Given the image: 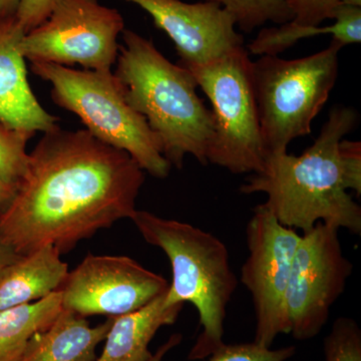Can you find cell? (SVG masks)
<instances>
[{
    "label": "cell",
    "mask_w": 361,
    "mask_h": 361,
    "mask_svg": "<svg viewBox=\"0 0 361 361\" xmlns=\"http://www.w3.org/2000/svg\"><path fill=\"white\" fill-rule=\"evenodd\" d=\"M35 134L23 132L0 123V180L18 186L27 165L26 146Z\"/></svg>",
    "instance_id": "obj_20"
},
{
    "label": "cell",
    "mask_w": 361,
    "mask_h": 361,
    "mask_svg": "<svg viewBox=\"0 0 361 361\" xmlns=\"http://www.w3.org/2000/svg\"><path fill=\"white\" fill-rule=\"evenodd\" d=\"M338 232L317 223L301 234L286 294L289 334L296 341H310L322 332L353 272Z\"/></svg>",
    "instance_id": "obj_10"
},
{
    "label": "cell",
    "mask_w": 361,
    "mask_h": 361,
    "mask_svg": "<svg viewBox=\"0 0 361 361\" xmlns=\"http://www.w3.org/2000/svg\"><path fill=\"white\" fill-rule=\"evenodd\" d=\"M122 39L114 75L128 103L160 140L166 160L182 169L190 155L208 165L213 115L198 96L191 71L171 63L139 33L125 30Z\"/></svg>",
    "instance_id": "obj_3"
},
{
    "label": "cell",
    "mask_w": 361,
    "mask_h": 361,
    "mask_svg": "<svg viewBox=\"0 0 361 361\" xmlns=\"http://www.w3.org/2000/svg\"><path fill=\"white\" fill-rule=\"evenodd\" d=\"M341 45L305 58L262 56L251 73L266 155L286 153L293 140L310 135L312 122L329 101L338 75Z\"/></svg>",
    "instance_id": "obj_6"
},
{
    "label": "cell",
    "mask_w": 361,
    "mask_h": 361,
    "mask_svg": "<svg viewBox=\"0 0 361 361\" xmlns=\"http://www.w3.org/2000/svg\"><path fill=\"white\" fill-rule=\"evenodd\" d=\"M144 171L87 130L44 133L16 194L0 214V236L20 255L52 245L61 254L118 221L130 219Z\"/></svg>",
    "instance_id": "obj_1"
},
{
    "label": "cell",
    "mask_w": 361,
    "mask_h": 361,
    "mask_svg": "<svg viewBox=\"0 0 361 361\" xmlns=\"http://www.w3.org/2000/svg\"><path fill=\"white\" fill-rule=\"evenodd\" d=\"M52 245L21 255L0 271V311L42 300L61 290L68 265Z\"/></svg>",
    "instance_id": "obj_14"
},
{
    "label": "cell",
    "mask_w": 361,
    "mask_h": 361,
    "mask_svg": "<svg viewBox=\"0 0 361 361\" xmlns=\"http://www.w3.org/2000/svg\"><path fill=\"white\" fill-rule=\"evenodd\" d=\"M325 361H361V329L353 318H337L323 341Z\"/></svg>",
    "instance_id": "obj_21"
},
{
    "label": "cell",
    "mask_w": 361,
    "mask_h": 361,
    "mask_svg": "<svg viewBox=\"0 0 361 361\" xmlns=\"http://www.w3.org/2000/svg\"><path fill=\"white\" fill-rule=\"evenodd\" d=\"M113 318L90 326L85 317L63 310L54 322L35 334L20 361H94Z\"/></svg>",
    "instance_id": "obj_16"
},
{
    "label": "cell",
    "mask_w": 361,
    "mask_h": 361,
    "mask_svg": "<svg viewBox=\"0 0 361 361\" xmlns=\"http://www.w3.org/2000/svg\"><path fill=\"white\" fill-rule=\"evenodd\" d=\"M141 7L167 33L185 68L207 65L244 47L231 14L219 4L180 0H125Z\"/></svg>",
    "instance_id": "obj_12"
},
{
    "label": "cell",
    "mask_w": 361,
    "mask_h": 361,
    "mask_svg": "<svg viewBox=\"0 0 361 361\" xmlns=\"http://www.w3.org/2000/svg\"><path fill=\"white\" fill-rule=\"evenodd\" d=\"M20 0H0V16H16Z\"/></svg>",
    "instance_id": "obj_28"
},
{
    "label": "cell",
    "mask_w": 361,
    "mask_h": 361,
    "mask_svg": "<svg viewBox=\"0 0 361 361\" xmlns=\"http://www.w3.org/2000/svg\"><path fill=\"white\" fill-rule=\"evenodd\" d=\"M251 63L241 47L207 65L187 68L212 106L214 137L207 161L233 174L257 173L267 160Z\"/></svg>",
    "instance_id": "obj_7"
},
{
    "label": "cell",
    "mask_w": 361,
    "mask_h": 361,
    "mask_svg": "<svg viewBox=\"0 0 361 361\" xmlns=\"http://www.w3.org/2000/svg\"><path fill=\"white\" fill-rule=\"evenodd\" d=\"M61 311V290L37 302L0 311V361H20L32 337Z\"/></svg>",
    "instance_id": "obj_18"
},
{
    "label": "cell",
    "mask_w": 361,
    "mask_h": 361,
    "mask_svg": "<svg viewBox=\"0 0 361 361\" xmlns=\"http://www.w3.org/2000/svg\"><path fill=\"white\" fill-rule=\"evenodd\" d=\"M25 35L16 16H0V123L35 135L58 127L59 118L33 94L20 49Z\"/></svg>",
    "instance_id": "obj_13"
},
{
    "label": "cell",
    "mask_w": 361,
    "mask_h": 361,
    "mask_svg": "<svg viewBox=\"0 0 361 361\" xmlns=\"http://www.w3.org/2000/svg\"><path fill=\"white\" fill-rule=\"evenodd\" d=\"M332 20L327 26H303L287 23L277 27L264 28L259 32L248 49L255 56H279L290 49L299 40L319 35H330L332 40L341 45L360 44L361 42V7L343 6L336 7Z\"/></svg>",
    "instance_id": "obj_17"
},
{
    "label": "cell",
    "mask_w": 361,
    "mask_h": 361,
    "mask_svg": "<svg viewBox=\"0 0 361 361\" xmlns=\"http://www.w3.org/2000/svg\"><path fill=\"white\" fill-rule=\"evenodd\" d=\"M168 280L128 256L89 254L61 286L63 310L82 317L129 314L163 295Z\"/></svg>",
    "instance_id": "obj_11"
},
{
    "label": "cell",
    "mask_w": 361,
    "mask_h": 361,
    "mask_svg": "<svg viewBox=\"0 0 361 361\" xmlns=\"http://www.w3.org/2000/svg\"><path fill=\"white\" fill-rule=\"evenodd\" d=\"M182 341V334H172V336L169 337L168 341H166L165 343L161 344L160 348L157 349L156 353H153V355H152V357L149 358L148 361H163L164 358L166 357V355H167L171 350L177 348Z\"/></svg>",
    "instance_id": "obj_25"
},
{
    "label": "cell",
    "mask_w": 361,
    "mask_h": 361,
    "mask_svg": "<svg viewBox=\"0 0 361 361\" xmlns=\"http://www.w3.org/2000/svg\"><path fill=\"white\" fill-rule=\"evenodd\" d=\"M358 115L348 106L330 111L317 139L301 156L278 154L241 185L244 195L263 194L264 204L285 227L310 231L317 223L361 233V142L344 139Z\"/></svg>",
    "instance_id": "obj_2"
},
{
    "label": "cell",
    "mask_w": 361,
    "mask_h": 361,
    "mask_svg": "<svg viewBox=\"0 0 361 361\" xmlns=\"http://www.w3.org/2000/svg\"><path fill=\"white\" fill-rule=\"evenodd\" d=\"M300 239L301 234L279 223L264 203L253 209L246 226L249 255L240 280L255 312L254 342L264 348H271L280 334H289L286 294Z\"/></svg>",
    "instance_id": "obj_9"
},
{
    "label": "cell",
    "mask_w": 361,
    "mask_h": 361,
    "mask_svg": "<svg viewBox=\"0 0 361 361\" xmlns=\"http://www.w3.org/2000/svg\"><path fill=\"white\" fill-rule=\"evenodd\" d=\"M56 1V0H20L16 16L25 33L42 25L49 18Z\"/></svg>",
    "instance_id": "obj_24"
},
{
    "label": "cell",
    "mask_w": 361,
    "mask_h": 361,
    "mask_svg": "<svg viewBox=\"0 0 361 361\" xmlns=\"http://www.w3.org/2000/svg\"><path fill=\"white\" fill-rule=\"evenodd\" d=\"M30 68L51 85L52 101L75 114L90 135L129 154L153 177H168L172 166L160 140L128 103L113 71H80L44 61H32Z\"/></svg>",
    "instance_id": "obj_5"
},
{
    "label": "cell",
    "mask_w": 361,
    "mask_h": 361,
    "mask_svg": "<svg viewBox=\"0 0 361 361\" xmlns=\"http://www.w3.org/2000/svg\"><path fill=\"white\" fill-rule=\"evenodd\" d=\"M21 255L18 253L13 247L7 244L4 238L0 236V271L6 266L11 264Z\"/></svg>",
    "instance_id": "obj_26"
},
{
    "label": "cell",
    "mask_w": 361,
    "mask_h": 361,
    "mask_svg": "<svg viewBox=\"0 0 361 361\" xmlns=\"http://www.w3.org/2000/svg\"><path fill=\"white\" fill-rule=\"evenodd\" d=\"M130 220L145 241L170 261L166 305L188 302L196 308L202 331L188 360H205L225 343L227 307L238 286L227 247L212 233L148 211L137 210Z\"/></svg>",
    "instance_id": "obj_4"
},
{
    "label": "cell",
    "mask_w": 361,
    "mask_h": 361,
    "mask_svg": "<svg viewBox=\"0 0 361 361\" xmlns=\"http://www.w3.org/2000/svg\"><path fill=\"white\" fill-rule=\"evenodd\" d=\"M219 4L231 14L236 26L246 33L267 23L281 25L293 20L287 0H205Z\"/></svg>",
    "instance_id": "obj_19"
},
{
    "label": "cell",
    "mask_w": 361,
    "mask_h": 361,
    "mask_svg": "<svg viewBox=\"0 0 361 361\" xmlns=\"http://www.w3.org/2000/svg\"><path fill=\"white\" fill-rule=\"evenodd\" d=\"M296 348L293 345L272 349L259 345L255 342L223 344L209 356L208 361H287L293 357Z\"/></svg>",
    "instance_id": "obj_22"
},
{
    "label": "cell",
    "mask_w": 361,
    "mask_h": 361,
    "mask_svg": "<svg viewBox=\"0 0 361 361\" xmlns=\"http://www.w3.org/2000/svg\"><path fill=\"white\" fill-rule=\"evenodd\" d=\"M16 187L7 185L0 180V214L4 212L13 200Z\"/></svg>",
    "instance_id": "obj_27"
},
{
    "label": "cell",
    "mask_w": 361,
    "mask_h": 361,
    "mask_svg": "<svg viewBox=\"0 0 361 361\" xmlns=\"http://www.w3.org/2000/svg\"><path fill=\"white\" fill-rule=\"evenodd\" d=\"M166 293L141 310L113 318L101 355L94 361H148L149 343L164 326L174 324L184 304L167 306Z\"/></svg>",
    "instance_id": "obj_15"
},
{
    "label": "cell",
    "mask_w": 361,
    "mask_h": 361,
    "mask_svg": "<svg viewBox=\"0 0 361 361\" xmlns=\"http://www.w3.org/2000/svg\"><path fill=\"white\" fill-rule=\"evenodd\" d=\"M293 13L291 23L297 25L319 26L325 20H332V14L339 0H287Z\"/></svg>",
    "instance_id": "obj_23"
},
{
    "label": "cell",
    "mask_w": 361,
    "mask_h": 361,
    "mask_svg": "<svg viewBox=\"0 0 361 361\" xmlns=\"http://www.w3.org/2000/svg\"><path fill=\"white\" fill-rule=\"evenodd\" d=\"M339 4L343 6L361 7V0H339Z\"/></svg>",
    "instance_id": "obj_29"
},
{
    "label": "cell",
    "mask_w": 361,
    "mask_h": 361,
    "mask_svg": "<svg viewBox=\"0 0 361 361\" xmlns=\"http://www.w3.org/2000/svg\"><path fill=\"white\" fill-rule=\"evenodd\" d=\"M125 30L122 14L99 0H56L49 18L25 33L21 54L30 63L111 71Z\"/></svg>",
    "instance_id": "obj_8"
}]
</instances>
